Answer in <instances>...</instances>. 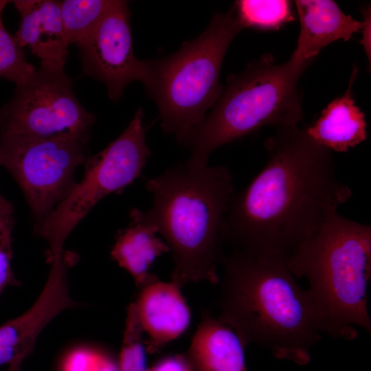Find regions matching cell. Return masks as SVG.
Segmentation results:
<instances>
[{"instance_id": "cell-24", "label": "cell", "mask_w": 371, "mask_h": 371, "mask_svg": "<svg viewBox=\"0 0 371 371\" xmlns=\"http://www.w3.org/2000/svg\"><path fill=\"white\" fill-rule=\"evenodd\" d=\"M148 371H196L187 355L177 354L159 360Z\"/></svg>"}, {"instance_id": "cell-4", "label": "cell", "mask_w": 371, "mask_h": 371, "mask_svg": "<svg viewBox=\"0 0 371 371\" xmlns=\"http://www.w3.org/2000/svg\"><path fill=\"white\" fill-rule=\"evenodd\" d=\"M285 260L297 279L308 280L322 333L353 340L357 326L371 333L370 225L337 212Z\"/></svg>"}, {"instance_id": "cell-26", "label": "cell", "mask_w": 371, "mask_h": 371, "mask_svg": "<svg viewBox=\"0 0 371 371\" xmlns=\"http://www.w3.org/2000/svg\"><path fill=\"white\" fill-rule=\"evenodd\" d=\"M95 371H119L118 363L111 356L104 352Z\"/></svg>"}, {"instance_id": "cell-20", "label": "cell", "mask_w": 371, "mask_h": 371, "mask_svg": "<svg viewBox=\"0 0 371 371\" xmlns=\"http://www.w3.org/2000/svg\"><path fill=\"white\" fill-rule=\"evenodd\" d=\"M36 69L27 60L23 47L15 35L5 29L0 16V78L14 82L17 86L26 81Z\"/></svg>"}, {"instance_id": "cell-2", "label": "cell", "mask_w": 371, "mask_h": 371, "mask_svg": "<svg viewBox=\"0 0 371 371\" xmlns=\"http://www.w3.org/2000/svg\"><path fill=\"white\" fill-rule=\"evenodd\" d=\"M218 319L245 347L254 344L278 359L306 364L322 338L308 290L297 283L284 258L233 249L223 253Z\"/></svg>"}, {"instance_id": "cell-6", "label": "cell", "mask_w": 371, "mask_h": 371, "mask_svg": "<svg viewBox=\"0 0 371 371\" xmlns=\"http://www.w3.org/2000/svg\"><path fill=\"white\" fill-rule=\"evenodd\" d=\"M234 6L216 14L205 30L166 57L148 60L144 84L156 103L161 126L183 146L219 98V76L232 41L243 30Z\"/></svg>"}, {"instance_id": "cell-22", "label": "cell", "mask_w": 371, "mask_h": 371, "mask_svg": "<svg viewBox=\"0 0 371 371\" xmlns=\"http://www.w3.org/2000/svg\"><path fill=\"white\" fill-rule=\"evenodd\" d=\"M14 220L0 226V295L9 284H14L15 279L11 270L12 232Z\"/></svg>"}, {"instance_id": "cell-29", "label": "cell", "mask_w": 371, "mask_h": 371, "mask_svg": "<svg viewBox=\"0 0 371 371\" xmlns=\"http://www.w3.org/2000/svg\"><path fill=\"white\" fill-rule=\"evenodd\" d=\"M4 199V197L0 194V200Z\"/></svg>"}, {"instance_id": "cell-10", "label": "cell", "mask_w": 371, "mask_h": 371, "mask_svg": "<svg viewBox=\"0 0 371 371\" xmlns=\"http://www.w3.org/2000/svg\"><path fill=\"white\" fill-rule=\"evenodd\" d=\"M130 17L128 2L118 0L77 46L82 74L102 82L113 102L121 98L130 83L144 85L148 76L147 60L137 58L133 52Z\"/></svg>"}, {"instance_id": "cell-11", "label": "cell", "mask_w": 371, "mask_h": 371, "mask_svg": "<svg viewBox=\"0 0 371 371\" xmlns=\"http://www.w3.org/2000/svg\"><path fill=\"white\" fill-rule=\"evenodd\" d=\"M76 260L74 253L64 250L50 262L46 283L34 304L0 326V366H21L44 328L58 314L76 306L69 292L67 272Z\"/></svg>"}, {"instance_id": "cell-16", "label": "cell", "mask_w": 371, "mask_h": 371, "mask_svg": "<svg viewBox=\"0 0 371 371\" xmlns=\"http://www.w3.org/2000/svg\"><path fill=\"white\" fill-rule=\"evenodd\" d=\"M357 70L354 68L345 93L331 101L304 129L313 140L330 151L345 153L367 139L365 115L355 105L351 91Z\"/></svg>"}, {"instance_id": "cell-8", "label": "cell", "mask_w": 371, "mask_h": 371, "mask_svg": "<svg viewBox=\"0 0 371 371\" xmlns=\"http://www.w3.org/2000/svg\"><path fill=\"white\" fill-rule=\"evenodd\" d=\"M89 140L76 137L32 138L0 133V166L21 188L39 226L76 184L77 168L89 156Z\"/></svg>"}, {"instance_id": "cell-21", "label": "cell", "mask_w": 371, "mask_h": 371, "mask_svg": "<svg viewBox=\"0 0 371 371\" xmlns=\"http://www.w3.org/2000/svg\"><path fill=\"white\" fill-rule=\"evenodd\" d=\"M142 334L135 302H132L127 308L118 363L119 371H148Z\"/></svg>"}, {"instance_id": "cell-19", "label": "cell", "mask_w": 371, "mask_h": 371, "mask_svg": "<svg viewBox=\"0 0 371 371\" xmlns=\"http://www.w3.org/2000/svg\"><path fill=\"white\" fill-rule=\"evenodd\" d=\"M233 6L243 29L278 30L294 19L289 1L239 0Z\"/></svg>"}, {"instance_id": "cell-5", "label": "cell", "mask_w": 371, "mask_h": 371, "mask_svg": "<svg viewBox=\"0 0 371 371\" xmlns=\"http://www.w3.org/2000/svg\"><path fill=\"white\" fill-rule=\"evenodd\" d=\"M308 67L291 58L278 64L266 54L230 75L214 106L183 146L190 153L188 161L207 166L217 148L264 126H297L302 117L297 82Z\"/></svg>"}, {"instance_id": "cell-13", "label": "cell", "mask_w": 371, "mask_h": 371, "mask_svg": "<svg viewBox=\"0 0 371 371\" xmlns=\"http://www.w3.org/2000/svg\"><path fill=\"white\" fill-rule=\"evenodd\" d=\"M20 15L15 36L41 60V66L64 69L69 45L60 14V1L14 0Z\"/></svg>"}, {"instance_id": "cell-28", "label": "cell", "mask_w": 371, "mask_h": 371, "mask_svg": "<svg viewBox=\"0 0 371 371\" xmlns=\"http://www.w3.org/2000/svg\"><path fill=\"white\" fill-rule=\"evenodd\" d=\"M7 371H21L20 365H10Z\"/></svg>"}, {"instance_id": "cell-18", "label": "cell", "mask_w": 371, "mask_h": 371, "mask_svg": "<svg viewBox=\"0 0 371 371\" xmlns=\"http://www.w3.org/2000/svg\"><path fill=\"white\" fill-rule=\"evenodd\" d=\"M118 0L60 1L63 31L69 46H78Z\"/></svg>"}, {"instance_id": "cell-14", "label": "cell", "mask_w": 371, "mask_h": 371, "mask_svg": "<svg viewBox=\"0 0 371 371\" xmlns=\"http://www.w3.org/2000/svg\"><path fill=\"white\" fill-rule=\"evenodd\" d=\"M300 32L291 59L309 65L322 49L342 39L348 41L363 29V21L346 14L331 0L295 1Z\"/></svg>"}, {"instance_id": "cell-25", "label": "cell", "mask_w": 371, "mask_h": 371, "mask_svg": "<svg viewBox=\"0 0 371 371\" xmlns=\"http://www.w3.org/2000/svg\"><path fill=\"white\" fill-rule=\"evenodd\" d=\"M14 207L12 204L5 198L0 200V226L4 223L14 220Z\"/></svg>"}, {"instance_id": "cell-7", "label": "cell", "mask_w": 371, "mask_h": 371, "mask_svg": "<svg viewBox=\"0 0 371 371\" xmlns=\"http://www.w3.org/2000/svg\"><path fill=\"white\" fill-rule=\"evenodd\" d=\"M144 114L139 108L124 131L104 149L89 155L82 180L56 206L46 219L34 228L47 243L49 263L65 250V242L76 226L104 197L120 194L136 179L151 152L146 142Z\"/></svg>"}, {"instance_id": "cell-17", "label": "cell", "mask_w": 371, "mask_h": 371, "mask_svg": "<svg viewBox=\"0 0 371 371\" xmlns=\"http://www.w3.org/2000/svg\"><path fill=\"white\" fill-rule=\"evenodd\" d=\"M245 348L232 328L204 314L186 355L196 371H247Z\"/></svg>"}, {"instance_id": "cell-23", "label": "cell", "mask_w": 371, "mask_h": 371, "mask_svg": "<svg viewBox=\"0 0 371 371\" xmlns=\"http://www.w3.org/2000/svg\"><path fill=\"white\" fill-rule=\"evenodd\" d=\"M103 352L88 348H79L65 358L63 371H95Z\"/></svg>"}, {"instance_id": "cell-1", "label": "cell", "mask_w": 371, "mask_h": 371, "mask_svg": "<svg viewBox=\"0 0 371 371\" xmlns=\"http://www.w3.org/2000/svg\"><path fill=\"white\" fill-rule=\"evenodd\" d=\"M264 167L234 192L220 231L233 249L286 259L352 196L331 151L298 126L276 129L265 142Z\"/></svg>"}, {"instance_id": "cell-27", "label": "cell", "mask_w": 371, "mask_h": 371, "mask_svg": "<svg viewBox=\"0 0 371 371\" xmlns=\"http://www.w3.org/2000/svg\"><path fill=\"white\" fill-rule=\"evenodd\" d=\"M9 2V1L6 0H0V16L3 14V11Z\"/></svg>"}, {"instance_id": "cell-9", "label": "cell", "mask_w": 371, "mask_h": 371, "mask_svg": "<svg viewBox=\"0 0 371 371\" xmlns=\"http://www.w3.org/2000/svg\"><path fill=\"white\" fill-rule=\"evenodd\" d=\"M95 121L78 100L64 69L43 66L16 86L12 98L0 109V133L32 138L89 140Z\"/></svg>"}, {"instance_id": "cell-12", "label": "cell", "mask_w": 371, "mask_h": 371, "mask_svg": "<svg viewBox=\"0 0 371 371\" xmlns=\"http://www.w3.org/2000/svg\"><path fill=\"white\" fill-rule=\"evenodd\" d=\"M180 286L159 279L141 289L135 301L141 328L148 337L144 341L150 354L160 350L188 328L191 314Z\"/></svg>"}, {"instance_id": "cell-3", "label": "cell", "mask_w": 371, "mask_h": 371, "mask_svg": "<svg viewBox=\"0 0 371 371\" xmlns=\"http://www.w3.org/2000/svg\"><path fill=\"white\" fill-rule=\"evenodd\" d=\"M145 187L153 205L144 216L172 251V281L180 287L200 281L217 284L223 254L220 231L235 192L229 170L187 160L146 178Z\"/></svg>"}, {"instance_id": "cell-15", "label": "cell", "mask_w": 371, "mask_h": 371, "mask_svg": "<svg viewBox=\"0 0 371 371\" xmlns=\"http://www.w3.org/2000/svg\"><path fill=\"white\" fill-rule=\"evenodd\" d=\"M157 233L156 227L146 221L144 212L133 208L128 227L118 232L111 251L112 259L131 274L140 289L158 279L149 269L157 257L170 251Z\"/></svg>"}]
</instances>
